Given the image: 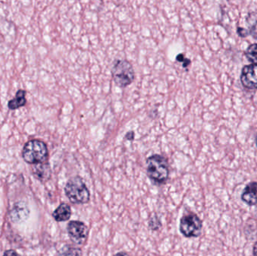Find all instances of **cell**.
I'll return each instance as SVG.
<instances>
[{"label": "cell", "mask_w": 257, "mask_h": 256, "mask_svg": "<svg viewBox=\"0 0 257 256\" xmlns=\"http://www.w3.org/2000/svg\"><path fill=\"white\" fill-rule=\"evenodd\" d=\"M3 256H21L16 251L13 249H9V250L6 251L3 254Z\"/></svg>", "instance_id": "obj_17"}, {"label": "cell", "mask_w": 257, "mask_h": 256, "mask_svg": "<svg viewBox=\"0 0 257 256\" xmlns=\"http://www.w3.org/2000/svg\"><path fill=\"white\" fill-rule=\"evenodd\" d=\"M65 193L72 204H84L90 201V191L79 176L68 180L65 186Z\"/></svg>", "instance_id": "obj_3"}, {"label": "cell", "mask_w": 257, "mask_h": 256, "mask_svg": "<svg viewBox=\"0 0 257 256\" xmlns=\"http://www.w3.org/2000/svg\"><path fill=\"white\" fill-rule=\"evenodd\" d=\"M147 175L154 184L166 183L169 178L167 159L161 155L154 154L147 159Z\"/></svg>", "instance_id": "obj_1"}, {"label": "cell", "mask_w": 257, "mask_h": 256, "mask_svg": "<svg viewBox=\"0 0 257 256\" xmlns=\"http://www.w3.org/2000/svg\"><path fill=\"white\" fill-rule=\"evenodd\" d=\"M176 60H178V62H181V63H184V66L186 67V66H188V65L190 64V60H188V59L184 57V54H180L178 57H176Z\"/></svg>", "instance_id": "obj_16"}, {"label": "cell", "mask_w": 257, "mask_h": 256, "mask_svg": "<svg viewBox=\"0 0 257 256\" xmlns=\"http://www.w3.org/2000/svg\"><path fill=\"white\" fill-rule=\"evenodd\" d=\"M245 56L252 64L257 65V43L252 44L247 48Z\"/></svg>", "instance_id": "obj_14"}, {"label": "cell", "mask_w": 257, "mask_h": 256, "mask_svg": "<svg viewBox=\"0 0 257 256\" xmlns=\"http://www.w3.org/2000/svg\"><path fill=\"white\" fill-rule=\"evenodd\" d=\"M111 73L114 82L120 88H126L134 81V69L127 60H116L113 63Z\"/></svg>", "instance_id": "obj_4"}, {"label": "cell", "mask_w": 257, "mask_h": 256, "mask_svg": "<svg viewBox=\"0 0 257 256\" xmlns=\"http://www.w3.org/2000/svg\"><path fill=\"white\" fill-rule=\"evenodd\" d=\"M134 138H135L134 132H128L127 134H126V139L130 140V141H132V140L134 139Z\"/></svg>", "instance_id": "obj_18"}, {"label": "cell", "mask_w": 257, "mask_h": 256, "mask_svg": "<svg viewBox=\"0 0 257 256\" xmlns=\"http://www.w3.org/2000/svg\"><path fill=\"white\" fill-rule=\"evenodd\" d=\"M32 171L34 177L43 183L48 181L51 178V170L48 162L33 165L32 167Z\"/></svg>", "instance_id": "obj_9"}, {"label": "cell", "mask_w": 257, "mask_h": 256, "mask_svg": "<svg viewBox=\"0 0 257 256\" xmlns=\"http://www.w3.org/2000/svg\"><path fill=\"white\" fill-rule=\"evenodd\" d=\"M256 147H257V134H256Z\"/></svg>", "instance_id": "obj_21"}, {"label": "cell", "mask_w": 257, "mask_h": 256, "mask_svg": "<svg viewBox=\"0 0 257 256\" xmlns=\"http://www.w3.org/2000/svg\"><path fill=\"white\" fill-rule=\"evenodd\" d=\"M29 213L30 211L27 206L24 203H18L11 211V219L14 222H23L28 218Z\"/></svg>", "instance_id": "obj_10"}, {"label": "cell", "mask_w": 257, "mask_h": 256, "mask_svg": "<svg viewBox=\"0 0 257 256\" xmlns=\"http://www.w3.org/2000/svg\"><path fill=\"white\" fill-rule=\"evenodd\" d=\"M26 94H27L26 90H18L15 94V97L13 99L9 100V103H8L9 109L14 111V110L19 109V108L25 106L27 102V99H26Z\"/></svg>", "instance_id": "obj_12"}, {"label": "cell", "mask_w": 257, "mask_h": 256, "mask_svg": "<svg viewBox=\"0 0 257 256\" xmlns=\"http://www.w3.org/2000/svg\"><path fill=\"white\" fill-rule=\"evenodd\" d=\"M241 200L249 206L257 204V182H250L241 194Z\"/></svg>", "instance_id": "obj_8"}, {"label": "cell", "mask_w": 257, "mask_h": 256, "mask_svg": "<svg viewBox=\"0 0 257 256\" xmlns=\"http://www.w3.org/2000/svg\"><path fill=\"white\" fill-rule=\"evenodd\" d=\"M240 79L244 88L257 90V65L250 64L244 66Z\"/></svg>", "instance_id": "obj_7"}, {"label": "cell", "mask_w": 257, "mask_h": 256, "mask_svg": "<svg viewBox=\"0 0 257 256\" xmlns=\"http://www.w3.org/2000/svg\"><path fill=\"white\" fill-rule=\"evenodd\" d=\"M68 234L75 244L83 245L88 237V228L81 221H71L67 226Z\"/></svg>", "instance_id": "obj_6"}, {"label": "cell", "mask_w": 257, "mask_h": 256, "mask_svg": "<svg viewBox=\"0 0 257 256\" xmlns=\"http://www.w3.org/2000/svg\"><path fill=\"white\" fill-rule=\"evenodd\" d=\"M48 156L47 144L41 140H30L23 147V159L30 165L46 163L48 162Z\"/></svg>", "instance_id": "obj_2"}, {"label": "cell", "mask_w": 257, "mask_h": 256, "mask_svg": "<svg viewBox=\"0 0 257 256\" xmlns=\"http://www.w3.org/2000/svg\"><path fill=\"white\" fill-rule=\"evenodd\" d=\"M58 256H82V251L75 246L66 245L59 251Z\"/></svg>", "instance_id": "obj_13"}, {"label": "cell", "mask_w": 257, "mask_h": 256, "mask_svg": "<svg viewBox=\"0 0 257 256\" xmlns=\"http://www.w3.org/2000/svg\"><path fill=\"white\" fill-rule=\"evenodd\" d=\"M253 255L257 256V241L254 243V245H253Z\"/></svg>", "instance_id": "obj_19"}, {"label": "cell", "mask_w": 257, "mask_h": 256, "mask_svg": "<svg viewBox=\"0 0 257 256\" xmlns=\"http://www.w3.org/2000/svg\"><path fill=\"white\" fill-rule=\"evenodd\" d=\"M202 230V221L195 213L185 215L180 221V231L186 237H198Z\"/></svg>", "instance_id": "obj_5"}, {"label": "cell", "mask_w": 257, "mask_h": 256, "mask_svg": "<svg viewBox=\"0 0 257 256\" xmlns=\"http://www.w3.org/2000/svg\"><path fill=\"white\" fill-rule=\"evenodd\" d=\"M114 256H128V255L127 253H126V252H120L116 254V255H114Z\"/></svg>", "instance_id": "obj_20"}, {"label": "cell", "mask_w": 257, "mask_h": 256, "mask_svg": "<svg viewBox=\"0 0 257 256\" xmlns=\"http://www.w3.org/2000/svg\"><path fill=\"white\" fill-rule=\"evenodd\" d=\"M161 222H160V219L157 217V215H153L149 221L150 228L153 231H157L161 227Z\"/></svg>", "instance_id": "obj_15"}, {"label": "cell", "mask_w": 257, "mask_h": 256, "mask_svg": "<svg viewBox=\"0 0 257 256\" xmlns=\"http://www.w3.org/2000/svg\"><path fill=\"white\" fill-rule=\"evenodd\" d=\"M52 216L57 222H66L69 220L72 216L70 206L66 203H63L54 210Z\"/></svg>", "instance_id": "obj_11"}]
</instances>
